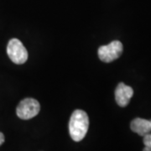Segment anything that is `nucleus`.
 I'll return each instance as SVG.
<instances>
[{
	"instance_id": "4",
	"label": "nucleus",
	"mask_w": 151,
	"mask_h": 151,
	"mask_svg": "<svg viewBox=\"0 0 151 151\" xmlns=\"http://www.w3.org/2000/svg\"><path fill=\"white\" fill-rule=\"evenodd\" d=\"M40 110V105L34 98H24L19 103L16 109L17 116L19 119L28 120L35 117Z\"/></svg>"
},
{
	"instance_id": "5",
	"label": "nucleus",
	"mask_w": 151,
	"mask_h": 151,
	"mask_svg": "<svg viewBox=\"0 0 151 151\" xmlns=\"http://www.w3.org/2000/svg\"><path fill=\"white\" fill-rule=\"evenodd\" d=\"M134 95V90L129 86L120 82L115 89V100L120 107H126Z\"/></svg>"
},
{
	"instance_id": "1",
	"label": "nucleus",
	"mask_w": 151,
	"mask_h": 151,
	"mask_svg": "<svg viewBox=\"0 0 151 151\" xmlns=\"http://www.w3.org/2000/svg\"><path fill=\"white\" fill-rule=\"evenodd\" d=\"M89 128V118L87 113L80 109L75 110L71 114L69 122V133L76 142L82 140Z\"/></svg>"
},
{
	"instance_id": "3",
	"label": "nucleus",
	"mask_w": 151,
	"mask_h": 151,
	"mask_svg": "<svg viewBox=\"0 0 151 151\" xmlns=\"http://www.w3.org/2000/svg\"><path fill=\"white\" fill-rule=\"evenodd\" d=\"M124 46L119 40L112 41L107 45H102L98 49V57L103 62L110 63L120 57L123 53Z\"/></svg>"
},
{
	"instance_id": "9",
	"label": "nucleus",
	"mask_w": 151,
	"mask_h": 151,
	"mask_svg": "<svg viewBox=\"0 0 151 151\" xmlns=\"http://www.w3.org/2000/svg\"><path fill=\"white\" fill-rule=\"evenodd\" d=\"M150 121H151V120H150Z\"/></svg>"
},
{
	"instance_id": "6",
	"label": "nucleus",
	"mask_w": 151,
	"mask_h": 151,
	"mask_svg": "<svg viewBox=\"0 0 151 151\" xmlns=\"http://www.w3.org/2000/svg\"><path fill=\"white\" fill-rule=\"evenodd\" d=\"M130 129L133 132L144 137L145 135L151 133V121L147 119L137 118L130 124Z\"/></svg>"
},
{
	"instance_id": "7",
	"label": "nucleus",
	"mask_w": 151,
	"mask_h": 151,
	"mask_svg": "<svg viewBox=\"0 0 151 151\" xmlns=\"http://www.w3.org/2000/svg\"><path fill=\"white\" fill-rule=\"evenodd\" d=\"M143 142L145 145V148L143 151H151V133L144 136Z\"/></svg>"
},
{
	"instance_id": "8",
	"label": "nucleus",
	"mask_w": 151,
	"mask_h": 151,
	"mask_svg": "<svg viewBox=\"0 0 151 151\" xmlns=\"http://www.w3.org/2000/svg\"><path fill=\"white\" fill-rule=\"evenodd\" d=\"M4 139H4V135L3 133L0 132V146L4 143Z\"/></svg>"
},
{
	"instance_id": "2",
	"label": "nucleus",
	"mask_w": 151,
	"mask_h": 151,
	"mask_svg": "<svg viewBox=\"0 0 151 151\" xmlns=\"http://www.w3.org/2000/svg\"><path fill=\"white\" fill-rule=\"evenodd\" d=\"M7 54L9 59L17 65H21L26 62L28 51L24 45L18 39H12L7 45Z\"/></svg>"
}]
</instances>
